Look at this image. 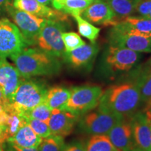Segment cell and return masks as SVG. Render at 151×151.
Instances as JSON below:
<instances>
[{
    "mask_svg": "<svg viewBox=\"0 0 151 151\" xmlns=\"http://www.w3.org/2000/svg\"><path fill=\"white\" fill-rule=\"evenodd\" d=\"M8 116L6 119L0 125V145L6 142L9 139L14 137L19 128L27 122V119L24 116L12 111L7 105Z\"/></svg>",
    "mask_w": 151,
    "mask_h": 151,
    "instance_id": "cell-19",
    "label": "cell"
},
{
    "mask_svg": "<svg viewBox=\"0 0 151 151\" xmlns=\"http://www.w3.org/2000/svg\"><path fill=\"white\" fill-rule=\"evenodd\" d=\"M134 146L143 151H151V124L144 111L130 116Z\"/></svg>",
    "mask_w": 151,
    "mask_h": 151,
    "instance_id": "cell-11",
    "label": "cell"
},
{
    "mask_svg": "<svg viewBox=\"0 0 151 151\" xmlns=\"http://www.w3.org/2000/svg\"><path fill=\"white\" fill-rule=\"evenodd\" d=\"M1 147V151H17L16 148L9 142H4L1 145H0Z\"/></svg>",
    "mask_w": 151,
    "mask_h": 151,
    "instance_id": "cell-33",
    "label": "cell"
},
{
    "mask_svg": "<svg viewBox=\"0 0 151 151\" xmlns=\"http://www.w3.org/2000/svg\"><path fill=\"white\" fill-rule=\"evenodd\" d=\"M146 18H150V19H151V13H150V14H149V15H148V16H147V17H146Z\"/></svg>",
    "mask_w": 151,
    "mask_h": 151,
    "instance_id": "cell-42",
    "label": "cell"
},
{
    "mask_svg": "<svg viewBox=\"0 0 151 151\" xmlns=\"http://www.w3.org/2000/svg\"><path fill=\"white\" fill-rule=\"evenodd\" d=\"M3 103H9L7 101L6 99L4 97V94L3 93L2 90L0 88V104H3Z\"/></svg>",
    "mask_w": 151,
    "mask_h": 151,
    "instance_id": "cell-37",
    "label": "cell"
},
{
    "mask_svg": "<svg viewBox=\"0 0 151 151\" xmlns=\"http://www.w3.org/2000/svg\"><path fill=\"white\" fill-rule=\"evenodd\" d=\"M14 7L46 20L67 22L69 21L68 15L63 11L50 8L37 0H14Z\"/></svg>",
    "mask_w": 151,
    "mask_h": 151,
    "instance_id": "cell-12",
    "label": "cell"
},
{
    "mask_svg": "<svg viewBox=\"0 0 151 151\" xmlns=\"http://www.w3.org/2000/svg\"><path fill=\"white\" fill-rule=\"evenodd\" d=\"M134 13L141 17L148 16L151 13V0H139L135 6Z\"/></svg>",
    "mask_w": 151,
    "mask_h": 151,
    "instance_id": "cell-31",
    "label": "cell"
},
{
    "mask_svg": "<svg viewBox=\"0 0 151 151\" xmlns=\"http://www.w3.org/2000/svg\"><path fill=\"white\" fill-rule=\"evenodd\" d=\"M10 58L24 78L58 74L61 69L58 58L40 48H25Z\"/></svg>",
    "mask_w": 151,
    "mask_h": 151,
    "instance_id": "cell-2",
    "label": "cell"
},
{
    "mask_svg": "<svg viewBox=\"0 0 151 151\" xmlns=\"http://www.w3.org/2000/svg\"><path fill=\"white\" fill-rule=\"evenodd\" d=\"M103 94L101 87L97 86H77L71 89V96L65 110L78 116L93 110L98 106Z\"/></svg>",
    "mask_w": 151,
    "mask_h": 151,
    "instance_id": "cell-5",
    "label": "cell"
},
{
    "mask_svg": "<svg viewBox=\"0 0 151 151\" xmlns=\"http://www.w3.org/2000/svg\"><path fill=\"white\" fill-rule=\"evenodd\" d=\"M108 39L111 46L138 52H151V35L139 32L121 22L113 26Z\"/></svg>",
    "mask_w": 151,
    "mask_h": 151,
    "instance_id": "cell-4",
    "label": "cell"
},
{
    "mask_svg": "<svg viewBox=\"0 0 151 151\" xmlns=\"http://www.w3.org/2000/svg\"><path fill=\"white\" fill-rule=\"evenodd\" d=\"M28 46L17 26L8 18L0 19V58L18 53Z\"/></svg>",
    "mask_w": 151,
    "mask_h": 151,
    "instance_id": "cell-9",
    "label": "cell"
},
{
    "mask_svg": "<svg viewBox=\"0 0 151 151\" xmlns=\"http://www.w3.org/2000/svg\"><path fill=\"white\" fill-rule=\"evenodd\" d=\"M52 109L46 104V103L42 102L35 108L32 109L29 113L26 115V118L37 119L42 121L48 122L51 116Z\"/></svg>",
    "mask_w": 151,
    "mask_h": 151,
    "instance_id": "cell-29",
    "label": "cell"
},
{
    "mask_svg": "<svg viewBox=\"0 0 151 151\" xmlns=\"http://www.w3.org/2000/svg\"><path fill=\"white\" fill-rule=\"evenodd\" d=\"M62 38L65 52L72 51L74 49L83 46L86 43L78 34L73 32H64L62 35Z\"/></svg>",
    "mask_w": 151,
    "mask_h": 151,
    "instance_id": "cell-28",
    "label": "cell"
},
{
    "mask_svg": "<svg viewBox=\"0 0 151 151\" xmlns=\"http://www.w3.org/2000/svg\"><path fill=\"white\" fill-rule=\"evenodd\" d=\"M71 16L73 17L76 21L79 34L91 41V43L95 42L96 39L99 37V28L95 27L88 20H85L80 14H73Z\"/></svg>",
    "mask_w": 151,
    "mask_h": 151,
    "instance_id": "cell-22",
    "label": "cell"
},
{
    "mask_svg": "<svg viewBox=\"0 0 151 151\" xmlns=\"http://www.w3.org/2000/svg\"><path fill=\"white\" fill-rule=\"evenodd\" d=\"M6 11L20 30L28 46L36 44L38 36L46 19L20 10L14 7L12 4L7 6Z\"/></svg>",
    "mask_w": 151,
    "mask_h": 151,
    "instance_id": "cell-7",
    "label": "cell"
},
{
    "mask_svg": "<svg viewBox=\"0 0 151 151\" xmlns=\"http://www.w3.org/2000/svg\"><path fill=\"white\" fill-rule=\"evenodd\" d=\"M65 146L64 138L50 135L42 139L37 148L39 151H63Z\"/></svg>",
    "mask_w": 151,
    "mask_h": 151,
    "instance_id": "cell-27",
    "label": "cell"
},
{
    "mask_svg": "<svg viewBox=\"0 0 151 151\" xmlns=\"http://www.w3.org/2000/svg\"><path fill=\"white\" fill-rule=\"evenodd\" d=\"M137 81L140 88L141 101L146 106L151 104V67L141 73Z\"/></svg>",
    "mask_w": 151,
    "mask_h": 151,
    "instance_id": "cell-25",
    "label": "cell"
},
{
    "mask_svg": "<svg viewBox=\"0 0 151 151\" xmlns=\"http://www.w3.org/2000/svg\"><path fill=\"white\" fill-rule=\"evenodd\" d=\"M27 124L30 126L34 132L38 136L42 138H46L51 135L50 128H49L48 122L37 120V119L26 118Z\"/></svg>",
    "mask_w": 151,
    "mask_h": 151,
    "instance_id": "cell-30",
    "label": "cell"
},
{
    "mask_svg": "<svg viewBox=\"0 0 151 151\" xmlns=\"http://www.w3.org/2000/svg\"><path fill=\"white\" fill-rule=\"evenodd\" d=\"M147 65H148V67H151V58L148 61V63H147Z\"/></svg>",
    "mask_w": 151,
    "mask_h": 151,
    "instance_id": "cell-41",
    "label": "cell"
},
{
    "mask_svg": "<svg viewBox=\"0 0 151 151\" xmlns=\"http://www.w3.org/2000/svg\"><path fill=\"white\" fill-rule=\"evenodd\" d=\"M63 151H86V147L81 142H73L66 146Z\"/></svg>",
    "mask_w": 151,
    "mask_h": 151,
    "instance_id": "cell-32",
    "label": "cell"
},
{
    "mask_svg": "<svg viewBox=\"0 0 151 151\" xmlns=\"http://www.w3.org/2000/svg\"><path fill=\"white\" fill-rule=\"evenodd\" d=\"M125 151H143V150H142L140 148H139L138 147L134 146V145H133V146L130 147L129 148H128L127 150H126Z\"/></svg>",
    "mask_w": 151,
    "mask_h": 151,
    "instance_id": "cell-40",
    "label": "cell"
},
{
    "mask_svg": "<svg viewBox=\"0 0 151 151\" xmlns=\"http://www.w3.org/2000/svg\"><path fill=\"white\" fill-rule=\"evenodd\" d=\"M23 79L15 66L6 58H0V88L8 102Z\"/></svg>",
    "mask_w": 151,
    "mask_h": 151,
    "instance_id": "cell-14",
    "label": "cell"
},
{
    "mask_svg": "<svg viewBox=\"0 0 151 151\" xmlns=\"http://www.w3.org/2000/svg\"><path fill=\"white\" fill-rule=\"evenodd\" d=\"M48 89L39 81L24 78L9 102L11 110L25 118L32 109L44 102Z\"/></svg>",
    "mask_w": 151,
    "mask_h": 151,
    "instance_id": "cell-3",
    "label": "cell"
},
{
    "mask_svg": "<svg viewBox=\"0 0 151 151\" xmlns=\"http://www.w3.org/2000/svg\"><path fill=\"white\" fill-rule=\"evenodd\" d=\"M41 140L42 138L38 136L26 122L19 128L14 137L9 139L7 142L20 148H38Z\"/></svg>",
    "mask_w": 151,
    "mask_h": 151,
    "instance_id": "cell-18",
    "label": "cell"
},
{
    "mask_svg": "<svg viewBox=\"0 0 151 151\" xmlns=\"http://www.w3.org/2000/svg\"><path fill=\"white\" fill-rule=\"evenodd\" d=\"M141 102L140 88L136 81L114 85L103 91L97 108L126 118L135 113Z\"/></svg>",
    "mask_w": 151,
    "mask_h": 151,
    "instance_id": "cell-1",
    "label": "cell"
},
{
    "mask_svg": "<svg viewBox=\"0 0 151 151\" xmlns=\"http://www.w3.org/2000/svg\"><path fill=\"white\" fill-rule=\"evenodd\" d=\"M119 22L126 24L139 32L151 35V19L146 17L130 16L120 20L118 23Z\"/></svg>",
    "mask_w": 151,
    "mask_h": 151,
    "instance_id": "cell-24",
    "label": "cell"
},
{
    "mask_svg": "<svg viewBox=\"0 0 151 151\" xmlns=\"http://www.w3.org/2000/svg\"><path fill=\"white\" fill-rule=\"evenodd\" d=\"M93 0H64L57 9L67 14H80L91 4Z\"/></svg>",
    "mask_w": 151,
    "mask_h": 151,
    "instance_id": "cell-26",
    "label": "cell"
},
{
    "mask_svg": "<svg viewBox=\"0 0 151 151\" xmlns=\"http://www.w3.org/2000/svg\"><path fill=\"white\" fill-rule=\"evenodd\" d=\"M10 4H11V0H0V11H6Z\"/></svg>",
    "mask_w": 151,
    "mask_h": 151,
    "instance_id": "cell-34",
    "label": "cell"
},
{
    "mask_svg": "<svg viewBox=\"0 0 151 151\" xmlns=\"http://www.w3.org/2000/svg\"><path fill=\"white\" fill-rule=\"evenodd\" d=\"M71 96V89L65 87L56 86L48 89L45 102L52 110L65 109Z\"/></svg>",
    "mask_w": 151,
    "mask_h": 151,
    "instance_id": "cell-20",
    "label": "cell"
},
{
    "mask_svg": "<svg viewBox=\"0 0 151 151\" xmlns=\"http://www.w3.org/2000/svg\"><path fill=\"white\" fill-rule=\"evenodd\" d=\"M79 118L80 116L78 115L65 109L52 110L51 116L48 122L51 135L62 138L69 135Z\"/></svg>",
    "mask_w": 151,
    "mask_h": 151,
    "instance_id": "cell-13",
    "label": "cell"
},
{
    "mask_svg": "<svg viewBox=\"0 0 151 151\" xmlns=\"http://www.w3.org/2000/svg\"><path fill=\"white\" fill-rule=\"evenodd\" d=\"M11 145H12V144H11ZM13 146H14V148L16 149L17 151H39V150H38L37 148H20V147L14 146V145H13Z\"/></svg>",
    "mask_w": 151,
    "mask_h": 151,
    "instance_id": "cell-36",
    "label": "cell"
},
{
    "mask_svg": "<svg viewBox=\"0 0 151 151\" xmlns=\"http://www.w3.org/2000/svg\"><path fill=\"white\" fill-rule=\"evenodd\" d=\"M109 140L117 148L125 151L134 144L131 122L123 118L110 130L108 134Z\"/></svg>",
    "mask_w": 151,
    "mask_h": 151,
    "instance_id": "cell-16",
    "label": "cell"
},
{
    "mask_svg": "<svg viewBox=\"0 0 151 151\" xmlns=\"http://www.w3.org/2000/svg\"><path fill=\"white\" fill-rule=\"evenodd\" d=\"M98 50L99 48L95 42L86 43L72 51L65 52L64 57L73 67H84L91 64L97 55Z\"/></svg>",
    "mask_w": 151,
    "mask_h": 151,
    "instance_id": "cell-17",
    "label": "cell"
},
{
    "mask_svg": "<svg viewBox=\"0 0 151 151\" xmlns=\"http://www.w3.org/2000/svg\"><path fill=\"white\" fill-rule=\"evenodd\" d=\"M138 1L139 0H106L116 15L117 24L120 20L132 16L134 13L135 6Z\"/></svg>",
    "mask_w": 151,
    "mask_h": 151,
    "instance_id": "cell-21",
    "label": "cell"
},
{
    "mask_svg": "<svg viewBox=\"0 0 151 151\" xmlns=\"http://www.w3.org/2000/svg\"><path fill=\"white\" fill-rule=\"evenodd\" d=\"M0 151H1V147H0Z\"/></svg>",
    "mask_w": 151,
    "mask_h": 151,
    "instance_id": "cell-43",
    "label": "cell"
},
{
    "mask_svg": "<svg viewBox=\"0 0 151 151\" xmlns=\"http://www.w3.org/2000/svg\"><path fill=\"white\" fill-rule=\"evenodd\" d=\"M141 59V52L127 48L109 46L105 61L114 71H129Z\"/></svg>",
    "mask_w": 151,
    "mask_h": 151,
    "instance_id": "cell-10",
    "label": "cell"
},
{
    "mask_svg": "<svg viewBox=\"0 0 151 151\" xmlns=\"http://www.w3.org/2000/svg\"><path fill=\"white\" fill-rule=\"evenodd\" d=\"M83 116L80 122L81 129L92 136L107 135L119 121L125 118L98 108L97 110H92Z\"/></svg>",
    "mask_w": 151,
    "mask_h": 151,
    "instance_id": "cell-8",
    "label": "cell"
},
{
    "mask_svg": "<svg viewBox=\"0 0 151 151\" xmlns=\"http://www.w3.org/2000/svg\"><path fill=\"white\" fill-rule=\"evenodd\" d=\"M86 151H121L109 140L106 135H94L86 146Z\"/></svg>",
    "mask_w": 151,
    "mask_h": 151,
    "instance_id": "cell-23",
    "label": "cell"
},
{
    "mask_svg": "<svg viewBox=\"0 0 151 151\" xmlns=\"http://www.w3.org/2000/svg\"><path fill=\"white\" fill-rule=\"evenodd\" d=\"M143 111H144L145 113H146L147 118H148L151 124V104L149 105H147Z\"/></svg>",
    "mask_w": 151,
    "mask_h": 151,
    "instance_id": "cell-35",
    "label": "cell"
},
{
    "mask_svg": "<svg viewBox=\"0 0 151 151\" xmlns=\"http://www.w3.org/2000/svg\"><path fill=\"white\" fill-rule=\"evenodd\" d=\"M37 1L46 6L52 5V0H37Z\"/></svg>",
    "mask_w": 151,
    "mask_h": 151,
    "instance_id": "cell-39",
    "label": "cell"
},
{
    "mask_svg": "<svg viewBox=\"0 0 151 151\" xmlns=\"http://www.w3.org/2000/svg\"><path fill=\"white\" fill-rule=\"evenodd\" d=\"M86 20L93 24L110 26L116 15L105 0H94L81 14Z\"/></svg>",
    "mask_w": 151,
    "mask_h": 151,
    "instance_id": "cell-15",
    "label": "cell"
},
{
    "mask_svg": "<svg viewBox=\"0 0 151 151\" xmlns=\"http://www.w3.org/2000/svg\"><path fill=\"white\" fill-rule=\"evenodd\" d=\"M63 1L64 0H52V6L54 7V9H57V8L58 7V6H59Z\"/></svg>",
    "mask_w": 151,
    "mask_h": 151,
    "instance_id": "cell-38",
    "label": "cell"
},
{
    "mask_svg": "<svg viewBox=\"0 0 151 151\" xmlns=\"http://www.w3.org/2000/svg\"><path fill=\"white\" fill-rule=\"evenodd\" d=\"M65 23L61 21L46 20L36 43L39 48L56 58L64 57L65 50L62 35L66 29Z\"/></svg>",
    "mask_w": 151,
    "mask_h": 151,
    "instance_id": "cell-6",
    "label": "cell"
}]
</instances>
